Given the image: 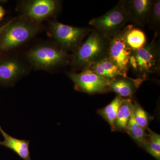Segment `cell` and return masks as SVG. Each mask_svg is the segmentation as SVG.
<instances>
[{"label":"cell","mask_w":160,"mask_h":160,"mask_svg":"<svg viewBox=\"0 0 160 160\" xmlns=\"http://www.w3.org/2000/svg\"><path fill=\"white\" fill-rule=\"evenodd\" d=\"M126 2L132 25L145 27L148 22L152 0H126Z\"/></svg>","instance_id":"11"},{"label":"cell","mask_w":160,"mask_h":160,"mask_svg":"<svg viewBox=\"0 0 160 160\" xmlns=\"http://www.w3.org/2000/svg\"><path fill=\"white\" fill-rule=\"evenodd\" d=\"M25 58L32 68L51 71L69 66L72 54L64 51L53 41H45L29 48Z\"/></svg>","instance_id":"2"},{"label":"cell","mask_w":160,"mask_h":160,"mask_svg":"<svg viewBox=\"0 0 160 160\" xmlns=\"http://www.w3.org/2000/svg\"><path fill=\"white\" fill-rule=\"evenodd\" d=\"M133 27L132 24L127 25L110 40L109 44L108 56L121 70L126 73L132 51L127 42L126 36Z\"/></svg>","instance_id":"10"},{"label":"cell","mask_w":160,"mask_h":160,"mask_svg":"<svg viewBox=\"0 0 160 160\" xmlns=\"http://www.w3.org/2000/svg\"><path fill=\"white\" fill-rule=\"evenodd\" d=\"M91 28H83L65 25L55 19L49 20L48 34L64 51L74 52L90 33Z\"/></svg>","instance_id":"5"},{"label":"cell","mask_w":160,"mask_h":160,"mask_svg":"<svg viewBox=\"0 0 160 160\" xmlns=\"http://www.w3.org/2000/svg\"><path fill=\"white\" fill-rule=\"evenodd\" d=\"M0 132L4 141H0V146L11 149L23 160H32L29 151V141L19 139L12 137L3 130L0 125Z\"/></svg>","instance_id":"14"},{"label":"cell","mask_w":160,"mask_h":160,"mask_svg":"<svg viewBox=\"0 0 160 160\" xmlns=\"http://www.w3.org/2000/svg\"><path fill=\"white\" fill-rule=\"evenodd\" d=\"M126 41L132 50L139 49L146 43V35L141 29L133 27L127 33Z\"/></svg>","instance_id":"19"},{"label":"cell","mask_w":160,"mask_h":160,"mask_svg":"<svg viewBox=\"0 0 160 160\" xmlns=\"http://www.w3.org/2000/svg\"><path fill=\"white\" fill-rule=\"evenodd\" d=\"M148 133L142 148L157 160H160V135L148 128Z\"/></svg>","instance_id":"17"},{"label":"cell","mask_w":160,"mask_h":160,"mask_svg":"<svg viewBox=\"0 0 160 160\" xmlns=\"http://www.w3.org/2000/svg\"><path fill=\"white\" fill-rule=\"evenodd\" d=\"M42 29V23L22 16L9 20L0 35V53L14 51L29 42Z\"/></svg>","instance_id":"1"},{"label":"cell","mask_w":160,"mask_h":160,"mask_svg":"<svg viewBox=\"0 0 160 160\" xmlns=\"http://www.w3.org/2000/svg\"><path fill=\"white\" fill-rule=\"evenodd\" d=\"M147 24L150 29L159 33L160 28V0H152Z\"/></svg>","instance_id":"20"},{"label":"cell","mask_w":160,"mask_h":160,"mask_svg":"<svg viewBox=\"0 0 160 160\" xmlns=\"http://www.w3.org/2000/svg\"><path fill=\"white\" fill-rule=\"evenodd\" d=\"M31 66L26 58L10 52L0 53V84L12 86L29 73Z\"/></svg>","instance_id":"7"},{"label":"cell","mask_w":160,"mask_h":160,"mask_svg":"<svg viewBox=\"0 0 160 160\" xmlns=\"http://www.w3.org/2000/svg\"><path fill=\"white\" fill-rule=\"evenodd\" d=\"M159 33L155 32L154 37L149 43L142 48L132 50L129 62L128 70H130L139 78L143 81L149 76L159 73L160 44Z\"/></svg>","instance_id":"4"},{"label":"cell","mask_w":160,"mask_h":160,"mask_svg":"<svg viewBox=\"0 0 160 160\" xmlns=\"http://www.w3.org/2000/svg\"><path fill=\"white\" fill-rule=\"evenodd\" d=\"M6 12L2 6H0V21L3 19L6 15Z\"/></svg>","instance_id":"22"},{"label":"cell","mask_w":160,"mask_h":160,"mask_svg":"<svg viewBox=\"0 0 160 160\" xmlns=\"http://www.w3.org/2000/svg\"><path fill=\"white\" fill-rule=\"evenodd\" d=\"M87 69L94 72L110 82H113L121 77H128L127 73L121 70L108 56L93 63Z\"/></svg>","instance_id":"12"},{"label":"cell","mask_w":160,"mask_h":160,"mask_svg":"<svg viewBox=\"0 0 160 160\" xmlns=\"http://www.w3.org/2000/svg\"><path fill=\"white\" fill-rule=\"evenodd\" d=\"M110 40L92 29L85 42L72 54L69 66L72 72L82 71L108 56Z\"/></svg>","instance_id":"3"},{"label":"cell","mask_w":160,"mask_h":160,"mask_svg":"<svg viewBox=\"0 0 160 160\" xmlns=\"http://www.w3.org/2000/svg\"><path fill=\"white\" fill-rule=\"evenodd\" d=\"M143 81L139 78L133 79L128 77H121L110 83L109 91L115 92L123 98L132 99V95Z\"/></svg>","instance_id":"13"},{"label":"cell","mask_w":160,"mask_h":160,"mask_svg":"<svg viewBox=\"0 0 160 160\" xmlns=\"http://www.w3.org/2000/svg\"><path fill=\"white\" fill-rule=\"evenodd\" d=\"M126 132L138 145H139L140 147H142L147 138V133L145 129L142 128L136 122L133 111L127 125Z\"/></svg>","instance_id":"18"},{"label":"cell","mask_w":160,"mask_h":160,"mask_svg":"<svg viewBox=\"0 0 160 160\" xmlns=\"http://www.w3.org/2000/svg\"><path fill=\"white\" fill-rule=\"evenodd\" d=\"M123 100V98L117 95L109 105L102 109H99L98 111V113L110 125L111 129L113 127L116 118Z\"/></svg>","instance_id":"16"},{"label":"cell","mask_w":160,"mask_h":160,"mask_svg":"<svg viewBox=\"0 0 160 160\" xmlns=\"http://www.w3.org/2000/svg\"><path fill=\"white\" fill-rule=\"evenodd\" d=\"M68 77L74 83L77 91L89 94L106 93L109 91V82L89 69H86L79 72L72 71L68 72Z\"/></svg>","instance_id":"9"},{"label":"cell","mask_w":160,"mask_h":160,"mask_svg":"<svg viewBox=\"0 0 160 160\" xmlns=\"http://www.w3.org/2000/svg\"><path fill=\"white\" fill-rule=\"evenodd\" d=\"M133 102L130 98H123L116 118L112 131L126 132L133 111Z\"/></svg>","instance_id":"15"},{"label":"cell","mask_w":160,"mask_h":160,"mask_svg":"<svg viewBox=\"0 0 160 160\" xmlns=\"http://www.w3.org/2000/svg\"><path fill=\"white\" fill-rule=\"evenodd\" d=\"M62 2L57 0H27L21 1L18 6L21 16L42 23L55 19L61 12Z\"/></svg>","instance_id":"8"},{"label":"cell","mask_w":160,"mask_h":160,"mask_svg":"<svg viewBox=\"0 0 160 160\" xmlns=\"http://www.w3.org/2000/svg\"><path fill=\"white\" fill-rule=\"evenodd\" d=\"M133 114L136 122L142 128L145 130L149 128L148 126L151 118L138 102L135 101L133 103Z\"/></svg>","instance_id":"21"},{"label":"cell","mask_w":160,"mask_h":160,"mask_svg":"<svg viewBox=\"0 0 160 160\" xmlns=\"http://www.w3.org/2000/svg\"><path fill=\"white\" fill-rule=\"evenodd\" d=\"M8 22H9V21H8V22H7L5 23V24H3L2 26H0V35H1V33H2L3 30H4V29H5V27H6V26H7V24H8Z\"/></svg>","instance_id":"23"},{"label":"cell","mask_w":160,"mask_h":160,"mask_svg":"<svg viewBox=\"0 0 160 160\" xmlns=\"http://www.w3.org/2000/svg\"><path fill=\"white\" fill-rule=\"evenodd\" d=\"M130 23L126 0H122L105 14L90 20L89 24L91 28L111 39Z\"/></svg>","instance_id":"6"}]
</instances>
